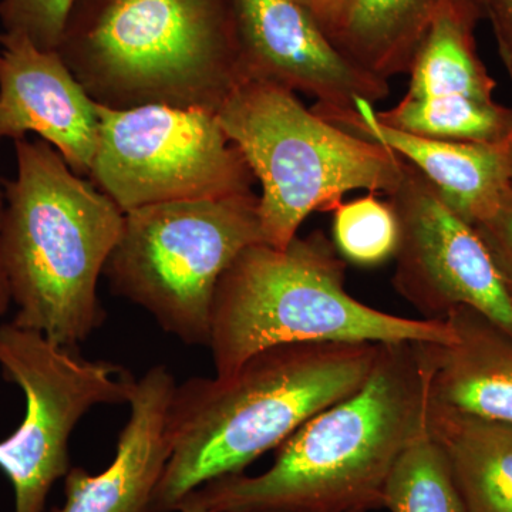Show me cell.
<instances>
[{
  "instance_id": "cell-7",
  "label": "cell",
  "mask_w": 512,
  "mask_h": 512,
  "mask_svg": "<svg viewBox=\"0 0 512 512\" xmlns=\"http://www.w3.org/2000/svg\"><path fill=\"white\" fill-rule=\"evenodd\" d=\"M258 201L252 192L126 212L104 268L111 289L181 342L208 346L218 282L242 251L264 244Z\"/></svg>"
},
{
  "instance_id": "cell-15",
  "label": "cell",
  "mask_w": 512,
  "mask_h": 512,
  "mask_svg": "<svg viewBox=\"0 0 512 512\" xmlns=\"http://www.w3.org/2000/svg\"><path fill=\"white\" fill-rule=\"evenodd\" d=\"M356 107L322 119L390 148L419 171L440 200L467 224L476 227L493 215L512 190L508 144L414 136L380 123L369 101L357 99Z\"/></svg>"
},
{
  "instance_id": "cell-20",
  "label": "cell",
  "mask_w": 512,
  "mask_h": 512,
  "mask_svg": "<svg viewBox=\"0 0 512 512\" xmlns=\"http://www.w3.org/2000/svg\"><path fill=\"white\" fill-rule=\"evenodd\" d=\"M332 214L333 245L346 262L377 266L394 258L400 227L390 201L369 192L365 197L340 202Z\"/></svg>"
},
{
  "instance_id": "cell-1",
  "label": "cell",
  "mask_w": 512,
  "mask_h": 512,
  "mask_svg": "<svg viewBox=\"0 0 512 512\" xmlns=\"http://www.w3.org/2000/svg\"><path fill=\"white\" fill-rule=\"evenodd\" d=\"M423 343H382L365 384L306 421L259 474L194 491L215 512H369L383 508L399 458L429 431Z\"/></svg>"
},
{
  "instance_id": "cell-17",
  "label": "cell",
  "mask_w": 512,
  "mask_h": 512,
  "mask_svg": "<svg viewBox=\"0 0 512 512\" xmlns=\"http://www.w3.org/2000/svg\"><path fill=\"white\" fill-rule=\"evenodd\" d=\"M429 431L467 512H512V424L430 407Z\"/></svg>"
},
{
  "instance_id": "cell-29",
  "label": "cell",
  "mask_w": 512,
  "mask_h": 512,
  "mask_svg": "<svg viewBox=\"0 0 512 512\" xmlns=\"http://www.w3.org/2000/svg\"><path fill=\"white\" fill-rule=\"evenodd\" d=\"M483 8H484V6H483Z\"/></svg>"
},
{
  "instance_id": "cell-22",
  "label": "cell",
  "mask_w": 512,
  "mask_h": 512,
  "mask_svg": "<svg viewBox=\"0 0 512 512\" xmlns=\"http://www.w3.org/2000/svg\"><path fill=\"white\" fill-rule=\"evenodd\" d=\"M474 228L490 252L512 303V190L497 211Z\"/></svg>"
},
{
  "instance_id": "cell-11",
  "label": "cell",
  "mask_w": 512,
  "mask_h": 512,
  "mask_svg": "<svg viewBox=\"0 0 512 512\" xmlns=\"http://www.w3.org/2000/svg\"><path fill=\"white\" fill-rule=\"evenodd\" d=\"M481 19L476 0L447 2L417 50L403 99L375 110L376 119L419 137L508 144L512 107L495 101L497 83L478 56L474 30Z\"/></svg>"
},
{
  "instance_id": "cell-25",
  "label": "cell",
  "mask_w": 512,
  "mask_h": 512,
  "mask_svg": "<svg viewBox=\"0 0 512 512\" xmlns=\"http://www.w3.org/2000/svg\"><path fill=\"white\" fill-rule=\"evenodd\" d=\"M5 210V190L0 188V316L8 312L10 303H12L8 278H6L5 264H3V221H5Z\"/></svg>"
},
{
  "instance_id": "cell-2",
  "label": "cell",
  "mask_w": 512,
  "mask_h": 512,
  "mask_svg": "<svg viewBox=\"0 0 512 512\" xmlns=\"http://www.w3.org/2000/svg\"><path fill=\"white\" fill-rule=\"evenodd\" d=\"M377 343H291L262 350L225 376L175 386L171 456L150 512L177 511L202 485L244 473L316 414L369 379Z\"/></svg>"
},
{
  "instance_id": "cell-14",
  "label": "cell",
  "mask_w": 512,
  "mask_h": 512,
  "mask_svg": "<svg viewBox=\"0 0 512 512\" xmlns=\"http://www.w3.org/2000/svg\"><path fill=\"white\" fill-rule=\"evenodd\" d=\"M175 386L165 366L151 367L137 379L116 457L100 474L70 468L64 503L52 512H150L171 456L168 412Z\"/></svg>"
},
{
  "instance_id": "cell-18",
  "label": "cell",
  "mask_w": 512,
  "mask_h": 512,
  "mask_svg": "<svg viewBox=\"0 0 512 512\" xmlns=\"http://www.w3.org/2000/svg\"><path fill=\"white\" fill-rule=\"evenodd\" d=\"M447 2L451 0H355L330 40L359 69L389 82L397 74H409L421 42ZM476 2L483 6V0Z\"/></svg>"
},
{
  "instance_id": "cell-27",
  "label": "cell",
  "mask_w": 512,
  "mask_h": 512,
  "mask_svg": "<svg viewBox=\"0 0 512 512\" xmlns=\"http://www.w3.org/2000/svg\"><path fill=\"white\" fill-rule=\"evenodd\" d=\"M508 157H510V170H511V181H512V136L508 141Z\"/></svg>"
},
{
  "instance_id": "cell-26",
  "label": "cell",
  "mask_w": 512,
  "mask_h": 512,
  "mask_svg": "<svg viewBox=\"0 0 512 512\" xmlns=\"http://www.w3.org/2000/svg\"><path fill=\"white\" fill-rule=\"evenodd\" d=\"M177 511L180 512H215L212 511L211 508H208L207 505H204L201 503V501H198L197 498L194 497V495H188L187 498L178 505Z\"/></svg>"
},
{
  "instance_id": "cell-12",
  "label": "cell",
  "mask_w": 512,
  "mask_h": 512,
  "mask_svg": "<svg viewBox=\"0 0 512 512\" xmlns=\"http://www.w3.org/2000/svg\"><path fill=\"white\" fill-rule=\"evenodd\" d=\"M241 82H265L316 100L323 114L356 111V100L375 104L390 84L359 69L333 45L296 0H231Z\"/></svg>"
},
{
  "instance_id": "cell-24",
  "label": "cell",
  "mask_w": 512,
  "mask_h": 512,
  "mask_svg": "<svg viewBox=\"0 0 512 512\" xmlns=\"http://www.w3.org/2000/svg\"><path fill=\"white\" fill-rule=\"evenodd\" d=\"M308 10L320 29L332 39L345 22L355 0H296Z\"/></svg>"
},
{
  "instance_id": "cell-4",
  "label": "cell",
  "mask_w": 512,
  "mask_h": 512,
  "mask_svg": "<svg viewBox=\"0 0 512 512\" xmlns=\"http://www.w3.org/2000/svg\"><path fill=\"white\" fill-rule=\"evenodd\" d=\"M57 52L109 109L217 114L241 83L231 0H76Z\"/></svg>"
},
{
  "instance_id": "cell-10",
  "label": "cell",
  "mask_w": 512,
  "mask_h": 512,
  "mask_svg": "<svg viewBox=\"0 0 512 512\" xmlns=\"http://www.w3.org/2000/svg\"><path fill=\"white\" fill-rule=\"evenodd\" d=\"M389 201L400 227L393 286L404 301L429 320L468 306L512 336V303L476 228L407 163Z\"/></svg>"
},
{
  "instance_id": "cell-3",
  "label": "cell",
  "mask_w": 512,
  "mask_h": 512,
  "mask_svg": "<svg viewBox=\"0 0 512 512\" xmlns=\"http://www.w3.org/2000/svg\"><path fill=\"white\" fill-rule=\"evenodd\" d=\"M16 174L3 181V264L13 325L76 349L106 319L97 285L124 212L43 140L15 141Z\"/></svg>"
},
{
  "instance_id": "cell-21",
  "label": "cell",
  "mask_w": 512,
  "mask_h": 512,
  "mask_svg": "<svg viewBox=\"0 0 512 512\" xmlns=\"http://www.w3.org/2000/svg\"><path fill=\"white\" fill-rule=\"evenodd\" d=\"M76 0H0L6 35L22 36L43 50L59 49Z\"/></svg>"
},
{
  "instance_id": "cell-23",
  "label": "cell",
  "mask_w": 512,
  "mask_h": 512,
  "mask_svg": "<svg viewBox=\"0 0 512 512\" xmlns=\"http://www.w3.org/2000/svg\"><path fill=\"white\" fill-rule=\"evenodd\" d=\"M485 19L493 26L498 53L512 82V0H483Z\"/></svg>"
},
{
  "instance_id": "cell-5",
  "label": "cell",
  "mask_w": 512,
  "mask_h": 512,
  "mask_svg": "<svg viewBox=\"0 0 512 512\" xmlns=\"http://www.w3.org/2000/svg\"><path fill=\"white\" fill-rule=\"evenodd\" d=\"M346 261L322 231L286 248L251 245L232 262L212 303L215 375L262 350L291 343H444L446 320L409 319L372 308L345 286Z\"/></svg>"
},
{
  "instance_id": "cell-9",
  "label": "cell",
  "mask_w": 512,
  "mask_h": 512,
  "mask_svg": "<svg viewBox=\"0 0 512 512\" xmlns=\"http://www.w3.org/2000/svg\"><path fill=\"white\" fill-rule=\"evenodd\" d=\"M0 365L26 397L25 419L0 441V470L12 483L15 512H43L53 484L70 471L74 427L94 406L130 402L137 379L12 322L0 326Z\"/></svg>"
},
{
  "instance_id": "cell-6",
  "label": "cell",
  "mask_w": 512,
  "mask_h": 512,
  "mask_svg": "<svg viewBox=\"0 0 512 512\" xmlns=\"http://www.w3.org/2000/svg\"><path fill=\"white\" fill-rule=\"evenodd\" d=\"M217 117L261 184L271 247H288L312 212H332L350 191L390 197L402 183L406 163L390 148L329 123L276 84L239 83Z\"/></svg>"
},
{
  "instance_id": "cell-13",
  "label": "cell",
  "mask_w": 512,
  "mask_h": 512,
  "mask_svg": "<svg viewBox=\"0 0 512 512\" xmlns=\"http://www.w3.org/2000/svg\"><path fill=\"white\" fill-rule=\"evenodd\" d=\"M0 138L37 134L74 173L89 177L97 143V103L57 50L0 33Z\"/></svg>"
},
{
  "instance_id": "cell-19",
  "label": "cell",
  "mask_w": 512,
  "mask_h": 512,
  "mask_svg": "<svg viewBox=\"0 0 512 512\" xmlns=\"http://www.w3.org/2000/svg\"><path fill=\"white\" fill-rule=\"evenodd\" d=\"M383 508L390 512H467L446 457L430 431L397 461L384 487Z\"/></svg>"
},
{
  "instance_id": "cell-28",
  "label": "cell",
  "mask_w": 512,
  "mask_h": 512,
  "mask_svg": "<svg viewBox=\"0 0 512 512\" xmlns=\"http://www.w3.org/2000/svg\"><path fill=\"white\" fill-rule=\"evenodd\" d=\"M251 512H296V511H251Z\"/></svg>"
},
{
  "instance_id": "cell-16",
  "label": "cell",
  "mask_w": 512,
  "mask_h": 512,
  "mask_svg": "<svg viewBox=\"0 0 512 512\" xmlns=\"http://www.w3.org/2000/svg\"><path fill=\"white\" fill-rule=\"evenodd\" d=\"M444 320L451 338L423 343L431 409L512 424V336L468 306Z\"/></svg>"
},
{
  "instance_id": "cell-8",
  "label": "cell",
  "mask_w": 512,
  "mask_h": 512,
  "mask_svg": "<svg viewBox=\"0 0 512 512\" xmlns=\"http://www.w3.org/2000/svg\"><path fill=\"white\" fill-rule=\"evenodd\" d=\"M97 116L99 143L89 177L124 214L254 192V175L211 111L97 104Z\"/></svg>"
}]
</instances>
